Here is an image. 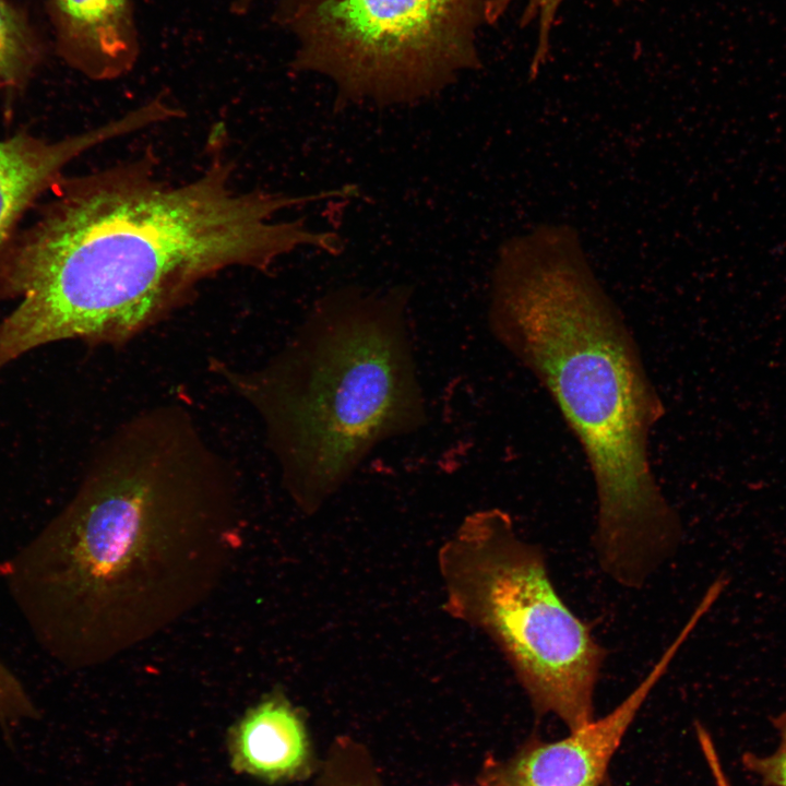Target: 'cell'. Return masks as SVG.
<instances>
[{
	"mask_svg": "<svg viewBox=\"0 0 786 786\" xmlns=\"http://www.w3.org/2000/svg\"><path fill=\"white\" fill-rule=\"evenodd\" d=\"M445 610L499 647L538 717L579 730L595 719L606 650L556 591L543 550L505 511L467 515L439 552Z\"/></svg>",
	"mask_w": 786,
	"mask_h": 786,
	"instance_id": "5",
	"label": "cell"
},
{
	"mask_svg": "<svg viewBox=\"0 0 786 786\" xmlns=\"http://www.w3.org/2000/svg\"><path fill=\"white\" fill-rule=\"evenodd\" d=\"M490 296L491 333L547 391L585 454L602 569L642 586L678 547L681 524L651 466L665 407L632 333L568 225L503 243Z\"/></svg>",
	"mask_w": 786,
	"mask_h": 786,
	"instance_id": "3",
	"label": "cell"
},
{
	"mask_svg": "<svg viewBox=\"0 0 786 786\" xmlns=\"http://www.w3.org/2000/svg\"><path fill=\"white\" fill-rule=\"evenodd\" d=\"M37 716V707L25 687L0 659V725L10 728Z\"/></svg>",
	"mask_w": 786,
	"mask_h": 786,
	"instance_id": "14",
	"label": "cell"
},
{
	"mask_svg": "<svg viewBox=\"0 0 786 786\" xmlns=\"http://www.w3.org/2000/svg\"><path fill=\"white\" fill-rule=\"evenodd\" d=\"M227 742L231 767L269 784L305 779L319 765L303 716L279 690L249 707Z\"/></svg>",
	"mask_w": 786,
	"mask_h": 786,
	"instance_id": "9",
	"label": "cell"
},
{
	"mask_svg": "<svg viewBox=\"0 0 786 786\" xmlns=\"http://www.w3.org/2000/svg\"><path fill=\"white\" fill-rule=\"evenodd\" d=\"M50 191L0 261V297L16 301L0 321V370L56 342L126 341L222 271L336 247L305 217L278 219L319 194L242 190L222 157L179 183L139 159L62 177Z\"/></svg>",
	"mask_w": 786,
	"mask_h": 786,
	"instance_id": "2",
	"label": "cell"
},
{
	"mask_svg": "<svg viewBox=\"0 0 786 786\" xmlns=\"http://www.w3.org/2000/svg\"><path fill=\"white\" fill-rule=\"evenodd\" d=\"M772 724L779 736L777 749L769 755L745 753L742 764L763 785L786 786V708L772 718Z\"/></svg>",
	"mask_w": 786,
	"mask_h": 786,
	"instance_id": "15",
	"label": "cell"
},
{
	"mask_svg": "<svg viewBox=\"0 0 786 786\" xmlns=\"http://www.w3.org/2000/svg\"><path fill=\"white\" fill-rule=\"evenodd\" d=\"M512 0H488L487 1V21H496L509 5ZM563 0H527L526 10L523 22L538 17V43L533 58L531 72L532 75L545 62L549 51L550 33L552 29L556 13ZM623 1V0H617Z\"/></svg>",
	"mask_w": 786,
	"mask_h": 786,
	"instance_id": "13",
	"label": "cell"
},
{
	"mask_svg": "<svg viewBox=\"0 0 786 786\" xmlns=\"http://www.w3.org/2000/svg\"><path fill=\"white\" fill-rule=\"evenodd\" d=\"M255 0H237L236 1V10L237 11H245V9H248L253 4ZM305 0H278L277 5V15L285 14L296 8L298 4H300Z\"/></svg>",
	"mask_w": 786,
	"mask_h": 786,
	"instance_id": "16",
	"label": "cell"
},
{
	"mask_svg": "<svg viewBox=\"0 0 786 786\" xmlns=\"http://www.w3.org/2000/svg\"><path fill=\"white\" fill-rule=\"evenodd\" d=\"M315 786H386L367 746L340 736L317 769Z\"/></svg>",
	"mask_w": 786,
	"mask_h": 786,
	"instance_id": "12",
	"label": "cell"
},
{
	"mask_svg": "<svg viewBox=\"0 0 786 786\" xmlns=\"http://www.w3.org/2000/svg\"><path fill=\"white\" fill-rule=\"evenodd\" d=\"M57 49L74 70L95 81L130 72L140 39L130 0H49Z\"/></svg>",
	"mask_w": 786,
	"mask_h": 786,
	"instance_id": "10",
	"label": "cell"
},
{
	"mask_svg": "<svg viewBox=\"0 0 786 786\" xmlns=\"http://www.w3.org/2000/svg\"><path fill=\"white\" fill-rule=\"evenodd\" d=\"M235 480L175 409L117 432L69 502L0 562L46 655L97 668L205 603L243 545Z\"/></svg>",
	"mask_w": 786,
	"mask_h": 786,
	"instance_id": "1",
	"label": "cell"
},
{
	"mask_svg": "<svg viewBox=\"0 0 786 786\" xmlns=\"http://www.w3.org/2000/svg\"><path fill=\"white\" fill-rule=\"evenodd\" d=\"M155 109L143 104L94 129L45 140L20 132L0 140V261L26 211L63 177L67 166L91 148L154 126Z\"/></svg>",
	"mask_w": 786,
	"mask_h": 786,
	"instance_id": "8",
	"label": "cell"
},
{
	"mask_svg": "<svg viewBox=\"0 0 786 786\" xmlns=\"http://www.w3.org/2000/svg\"><path fill=\"white\" fill-rule=\"evenodd\" d=\"M695 627L688 619L644 679L608 714L562 739L534 735L507 758L489 755L467 786H602L639 711Z\"/></svg>",
	"mask_w": 786,
	"mask_h": 786,
	"instance_id": "7",
	"label": "cell"
},
{
	"mask_svg": "<svg viewBox=\"0 0 786 786\" xmlns=\"http://www.w3.org/2000/svg\"><path fill=\"white\" fill-rule=\"evenodd\" d=\"M410 294L405 285L327 293L247 384L284 484L305 512L315 511L376 445L427 421L407 324Z\"/></svg>",
	"mask_w": 786,
	"mask_h": 786,
	"instance_id": "4",
	"label": "cell"
},
{
	"mask_svg": "<svg viewBox=\"0 0 786 786\" xmlns=\"http://www.w3.org/2000/svg\"><path fill=\"white\" fill-rule=\"evenodd\" d=\"M488 0H305L279 20L297 40L296 71L331 79L335 109L408 104L480 67Z\"/></svg>",
	"mask_w": 786,
	"mask_h": 786,
	"instance_id": "6",
	"label": "cell"
},
{
	"mask_svg": "<svg viewBox=\"0 0 786 786\" xmlns=\"http://www.w3.org/2000/svg\"><path fill=\"white\" fill-rule=\"evenodd\" d=\"M38 60V48L25 16L0 0V87H20Z\"/></svg>",
	"mask_w": 786,
	"mask_h": 786,
	"instance_id": "11",
	"label": "cell"
}]
</instances>
